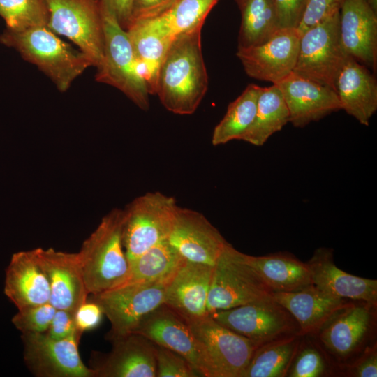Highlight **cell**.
I'll list each match as a JSON object with an SVG mask.
<instances>
[{
	"label": "cell",
	"instance_id": "cell-1",
	"mask_svg": "<svg viewBox=\"0 0 377 377\" xmlns=\"http://www.w3.org/2000/svg\"><path fill=\"white\" fill-rule=\"evenodd\" d=\"M197 28L176 35L159 67L154 94L168 111L195 112L208 88V76Z\"/></svg>",
	"mask_w": 377,
	"mask_h": 377
},
{
	"label": "cell",
	"instance_id": "cell-2",
	"mask_svg": "<svg viewBox=\"0 0 377 377\" xmlns=\"http://www.w3.org/2000/svg\"><path fill=\"white\" fill-rule=\"evenodd\" d=\"M124 221V210L111 211L77 252L89 295L114 288L128 279L129 263L123 245Z\"/></svg>",
	"mask_w": 377,
	"mask_h": 377
},
{
	"label": "cell",
	"instance_id": "cell-3",
	"mask_svg": "<svg viewBox=\"0 0 377 377\" xmlns=\"http://www.w3.org/2000/svg\"><path fill=\"white\" fill-rule=\"evenodd\" d=\"M0 42L14 48L24 59L36 65L61 92L92 66L84 54L64 43L47 26L22 31L6 29L0 36Z\"/></svg>",
	"mask_w": 377,
	"mask_h": 377
},
{
	"label": "cell",
	"instance_id": "cell-4",
	"mask_svg": "<svg viewBox=\"0 0 377 377\" xmlns=\"http://www.w3.org/2000/svg\"><path fill=\"white\" fill-rule=\"evenodd\" d=\"M377 306L350 301L313 334L338 370L353 362L374 341Z\"/></svg>",
	"mask_w": 377,
	"mask_h": 377
},
{
	"label": "cell",
	"instance_id": "cell-5",
	"mask_svg": "<svg viewBox=\"0 0 377 377\" xmlns=\"http://www.w3.org/2000/svg\"><path fill=\"white\" fill-rule=\"evenodd\" d=\"M101 4L104 50L103 63L97 69L96 79L118 89L140 109L147 110L149 92L128 34L114 11L105 3L101 1Z\"/></svg>",
	"mask_w": 377,
	"mask_h": 377
},
{
	"label": "cell",
	"instance_id": "cell-6",
	"mask_svg": "<svg viewBox=\"0 0 377 377\" xmlns=\"http://www.w3.org/2000/svg\"><path fill=\"white\" fill-rule=\"evenodd\" d=\"M195 338L205 377H240L259 346L207 314L186 320Z\"/></svg>",
	"mask_w": 377,
	"mask_h": 377
},
{
	"label": "cell",
	"instance_id": "cell-7",
	"mask_svg": "<svg viewBox=\"0 0 377 377\" xmlns=\"http://www.w3.org/2000/svg\"><path fill=\"white\" fill-rule=\"evenodd\" d=\"M178 207L173 197L154 191L138 197L124 209L123 245L128 263L168 239Z\"/></svg>",
	"mask_w": 377,
	"mask_h": 377
},
{
	"label": "cell",
	"instance_id": "cell-8",
	"mask_svg": "<svg viewBox=\"0 0 377 377\" xmlns=\"http://www.w3.org/2000/svg\"><path fill=\"white\" fill-rule=\"evenodd\" d=\"M47 27L80 48L98 69L103 60L104 35L100 0H43Z\"/></svg>",
	"mask_w": 377,
	"mask_h": 377
},
{
	"label": "cell",
	"instance_id": "cell-9",
	"mask_svg": "<svg viewBox=\"0 0 377 377\" xmlns=\"http://www.w3.org/2000/svg\"><path fill=\"white\" fill-rule=\"evenodd\" d=\"M168 281H126L89 295L87 299L98 304L110 322L106 339L111 341L132 332L145 316L163 304Z\"/></svg>",
	"mask_w": 377,
	"mask_h": 377
},
{
	"label": "cell",
	"instance_id": "cell-10",
	"mask_svg": "<svg viewBox=\"0 0 377 377\" xmlns=\"http://www.w3.org/2000/svg\"><path fill=\"white\" fill-rule=\"evenodd\" d=\"M272 295L244 253L229 244L215 265L209 290L208 314L252 303Z\"/></svg>",
	"mask_w": 377,
	"mask_h": 377
},
{
	"label": "cell",
	"instance_id": "cell-11",
	"mask_svg": "<svg viewBox=\"0 0 377 377\" xmlns=\"http://www.w3.org/2000/svg\"><path fill=\"white\" fill-rule=\"evenodd\" d=\"M348 57L340 39L338 12L301 35L293 72L336 91L337 79Z\"/></svg>",
	"mask_w": 377,
	"mask_h": 377
},
{
	"label": "cell",
	"instance_id": "cell-12",
	"mask_svg": "<svg viewBox=\"0 0 377 377\" xmlns=\"http://www.w3.org/2000/svg\"><path fill=\"white\" fill-rule=\"evenodd\" d=\"M209 314L223 326L259 346L285 337L300 335L295 318L272 295Z\"/></svg>",
	"mask_w": 377,
	"mask_h": 377
},
{
	"label": "cell",
	"instance_id": "cell-13",
	"mask_svg": "<svg viewBox=\"0 0 377 377\" xmlns=\"http://www.w3.org/2000/svg\"><path fill=\"white\" fill-rule=\"evenodd\" d=\"M81 334L56 340L44 333H23L24 361L37 377H95L78 351Z\"/></svg>",
	"mask_w": 377,
	"mask_h": 377
},
{
	"label": "cell",
	"instance_id": "cell-14",
	"mask_svg": "<svg viewBox=\"0 0 377 377\" xmlns=\"http://www.w3.org/2000/svg\"><path fill=\"white\" fill-rule=\"evenodd\" d=\"M300 40L296 28H281L267 42L239 47L236 54L249 77L276 84L293 71Z\"/></svg>",
	"mask_w": 377,
	"mask_h": 377
},
{
	"label": "cell",
	"instance_id": "cell-15",
	"mask_svg": "<svg viewBox=\"0 0 377 377\" xmlns=\"http://www.w3.org/2000/svg\"><path fill=\"white\" fill-rule=\"evenodd\" d=\"M168 241L186 260L210 266L229 244L202 213L179 206Z\"/></svg>",
	"mask_w": 377,
	"mask_h": 377
},
{
	"label": "cell",
	"instance_id": "cell-16",
	"mask_svg": "<svg viewBox=\"0 0 377 377\" xmlns=\"http://www.w3.org/2000/svg\"><path fill=\"white\" fill-rule=\"evenodd\" d=\"M32 251L49 281V303L56 309L75 313L89 296L78 253L59 251L52 248H37Z\"/></svg>",
	"mask_w": 377,
	"mask_h": 377
},
{
	"label": "cell",
	"instance_id": "cell-17",
	"mask_svg": "<svg viewBox=\"0 0 377 377\" xmlns=\"http://www.w3.org/2000/svg\"><path fill=\"white\" fill-rule=\"evenodd\" d=\"M108 353L93 352L90 368L95 377H156L155 345L145 337L129 332L110 341Z\"/></svg>",
	"mask_w": 377,
	"mask_h": 377
},
{
	"label": "cell",
	"instance_id": "cell-18",
	"mask_svg": "<svg viewBox=\"0 0 377 377\" xmlns=\"http://www.w3.org/2000/svg\"><path fill=\"white\" fill-rule=\"evenodd\" d=\"M276 84L289 113V122L303 128L313 121L341 110L337 92L292 72Z\"/></svg>",
	"mask_w": 377,
	"mask_h": 377
},
{
	"label": "cell",
	"instance_id": "cell-19",
	"mask_svg": "<svg viewBox=\"0 0 377 377\" xmlns=\"http://www.w3.org/2000/svg\"><path fill=\"white\" fill-rule=\"evenodd\" d=\"M132 332L181 355L205 376L203 364L188 322L165 304L145 316Z\"/></svg>",
	"mask_w": 377,
	"mask_h": 377
},
{
	"label": "cell",
	"instance_id": "cell-20",
	"mask_svg": "<svg viewBox=\"0 0 377 377\" xmlns=\"http://www.w3.org/2000/svg\"><path fill=\"white\" fill-rule=\"evenodd\" d=\"M339 34L345 52L376 71L377 17L367 0H345L339 10Z\"/></svg>",
	"mask_w": 377,
	"mask_h": 377
},
{
	"label": "cell",
	"instance_id": "cell-21",
	"mask_svg": "<svg viewBox=\"0 0 377 377\" xmlns=\"http://www.w3.org/2000/svg\"><path fill=\"white\" fill-rule=\"evenodd\" d=\"M214 266L185 260L166 285L164 304L186 320L208 314Z\"/></svg>",
	"mask_w": 377,
	"mask_h": 377
},
{
	"label": "cell",
	"instance_id": "cell-22",
	"mask_svg": "<svg viewBox=\"0 0 377 377\" xmlns=\"http://www.w3.org/2000/svg\"><path fill=\"white\" fill-rule=\"evenodd\" d=\"M308 265L313 284L337 297L377 306V280L359 277L339 268L334 251L326 247L315 250Z\"/></svg>",
	"mask_w": 377,
	"mask_h": 377
},
{
	"label": "cell",
	"instance_id": "cell-23",
	"mask_svg": "<svg viewBox=\"0 0 377 377\" xmlns=\"http://www.w3.org/2000/svg\"><path fill=\"white\" fill-rule=\"evenodd\" d=\"M149 94H154L158 71L175 36L161 16L133 22L126 29Z\"/></svg>",
	"mask_w": 377,
	"mask_h": 377
},
{
	"label": "cell",
	"instance_id": "cell-24",
	"mask_svg": "<svg viewBox=\"0 0 377 377\" xmlns=\"http://www.w3.org/2000/svg\"><path fill=\"white\" fill-rule=\"evenodd\" d=\"M336 92L341 110L368 126L377 110V83L367 67L348 57L337 79Z\"/></svg>",
	"mask_w": 377,
	"mask_h": 377
},
{
	"label": "cell",
	"instance_id": "cell-25",
	"mask_svg": "<svg viewBox=\"0 0 377 377\" xmlns=\"http://www.w3.org/2000/svg\"><path fill=\"white\" fill-rule=\"evenodd\" d=\"M4 293L17 309L49 302V281L32 250L13 254L6 269Z\"/></svg>",
	"mask_w": 377,
	"mask_h": 377
},
{
	"label": "cell",
	"instance_id": "cell-26",
	"mask_svg": "<svg viewBox=\"0 0 377 377\" xmlns=\"http://www.w3.org/2000/svg\"><path fill=\"white\" fill-rule=\"evenodd\" d=\"M272 296L295 318L301 336L314 334L337 310L352 301L334 297L313 283L298 291Z\"/></svg>",
	"mask_w": 377,
	"mask_h": 377
},
{
	"label": "cell",
	"instance_id": "cell-27",
	"mask_svg": "<svg viewBox=\"0 0 377 377\" xmlns=\"http://www.w3.org/2000/svg\"><path fill=\"white\" fill-rule=\"evenodd\" d=\"M244 258L272 293L295 292L313 283L307 263L290 253H244Z\"/></svg>",
	"mask_w": 377,
	"mask_h": 377
},
{
	"label": "cell",
	"instance_id": "cell-28",
	"mask_svg": "<svg viewBox=\"0 0 377 377\" xmlns=\"http://www.w3.org/2000/svg\"><path fill=\"white\" fill-rule=\"evenodd\" d=\"M288 122L289 113L280 89L276 84L262 87L255 118L239 140L263 146Z\"/></svg>",
	"mask_w": 377,
	"mask_h": 377
},
{
	"label": "cell",
	"instance_id": "cell-29",
	"mask_svg": "<svg viewBox=\"0 0 377 377\" xmlns=\"http://www.w3.org/2000/svg\"><path fill=\"white\" fill-rule=\"evenodd\" d=\"M301 337L291 335L258 346L240 377H286Z\"/></svg>",
	"mask_w": 377,
	"mask_h": 377
},
{
	"label": "cell",
	"instance_id": "cell-30",
	"mask_svg": "<svg viewBox=\"0 0 377 377\" xmlns=\"http://www.w3.org/2000/svg\"><path fill=\"white\" fill-rule=\"evenodd\" d=\"M238 7L242 14L238 48L261 45L281 29L274 0H244Z\"/></svg>",
	"mask_w": 377,
	"mask_h": 377
},
{
	"label": "cell",
	"instance_id": "cell-31",
	"mask_svg": "<svg viewBox=\"0 0 377 377\" xmlns=\"http://www.w3.org/2000/svg\"><path fill=\"white\" fill-rule=\"evenodd\" d=\"M261 89L260 86L250 84L228 105L225 115L214 128L212 135L214 146L240 140L255 118Z\"/></svg>",
	"mask_w": 377,
	"mask_h": 377
},
{
	"label": "cell",
	"instance_id": "cell-32",
	"mask_svg": "<svg viewBox=\"0 0 377 377\" xmlns=\"http://www.w3.org/2000/svg\"><path fill=\"white\" fill-rule=\"evenodd\" d=\"M185 260L168 239L165 240L129 263L125 282L168 281Z\"/></svg>",
	"mask_w": 377,
	"mask_h": 377
},
{
	"label": "cell",
	"instance_id": "cell-33",
	"mask_svg": "<svg viewBox=\"0 0 377 377\" xmlns=\"http://www.w3.org/2000/svg\"><path fill=\"white\" fill-rule=\"evenodd\" d=\"M336 376V369L311 334L301 337L291 362L288 377H325Z\"/></svg>",
	"mask_w": 377,
	"mask_h": 377
},
{
	"label": "cell",
	"instance_id": "cell-34",
	"mask_svg": "<svg viewBox=\"0 0 377 377\" xmlns=\"http://www.w3.org/2000/svg\"><path fill=\"white\" fill-rule=\"evenodd\" d=\"M219 0H177L160 15L174 36L202 28Z\"/></svg>",
	"mask_w": 377,
	"mask_h": 377
},
{
	"label": "cell",
	"instance_id": "cell-35",
	"mask_svg": "<svg viewBox=\"0 0 377 377\" xmlns=\"http://www.w3.org/2000/svg\"><path fill=\"white\" fill-rule=\"evenodd\" d=\"M0 16L10 31L47 26L48 21L43 0H0Z\"/></svg>",
	"mask_w": 377,
	"mask_h": 377
},
{
	"label": "cell",
	"instance_id": "cell-36",
	"mask_svg": "<svg viewBox=\"0 0 377 377\" xmlns=\"http://www.w3.org/2000/svg\"><path fill=\"white\" fill-rule=\"evenodd\" d=\"M56 309L49 302L18 309L12 318L14 326L23 333H44L50 327Z\"/></svg>",
	"mask_w": 377,
	"mask_h": 377
},
{
	"label": "cell",
	"instance_id": "cell-37",
	"mask_svg": "<svg viewBox=\"0 0 377 377\" xmlns=\"http://www.w3.org/2000/svg\"><path fill=\"white\" fill-rule=\"evenodd\" d=\"M156 377H198L202 375L183 356L155 344Z\"/></svg>",
	"mask_w": 377,
	"mask_h": 377
},
{
	"label": "cell",
	"instance_id": "cell-38",
	"mask_svg": "<svg viewBox=\"0 0 377 377\" xmlns=\"http://www.w3.org/2000/svg\"><path fill=\"white\" fill-rule=\"evenodd\" d=\"M345 0H308L302 18L297 27L301 35L313 26L339 12Z\"/></svg>",
	"mask_w": 377,
	"mask_h": 377
},
{
	"label": "cell",
	"instance_id": "cell-39",
	"mask_svg": "<svg viewBox=\"0 0 377 377\" xmlns=\"http://www.w3.org/2000/svg\"><path fill=\"white\" fill-rule=\"evenodd\" d=\"M337 376L349 377L377 376V345L369 346L350 364L340 368Z\"/></svg>",
	"mask_w": 377,
	"mask_h": 377
},
{
	"label": "cell",
	"instance_id": "cell-40",
	"mask_svg": "<svg viewBox=\"0 0 377 377\" xmlns=\"http://www.w3.org/2000/svg\"><path fill=\"white\" fill-rule=\"evenodd\" d=\"M308 0H274L280 28H296L303 17Z\"/></svg>",
	"mask_w": 377,
	"mask_h": 377
},
{
	"label": "cell",
	"instance_id": "cell-41",
	"mask_svg": "<svg viewBox=\"0 0 377 377\" xmlns=\"http://www.w3.org/2000/svg\"><path fill=\"white\" fill-rule=\"evenodd\" d=\"M75 333L80 334L75 326V313L56 309L46 334L52 339L61 340Z\"/></svg>",
	"mask_w": 377,
	"mask_h": 377
},
{
	"label": "cell",
	"instance_id": "cell-42",
	"mask_svg": "<svg viewBox=\"0 0 377 377\" xmlns=\"http://www.w3.org/2000/svg\"><path fill=\"white\" fill-rule=\"evenodd\" d=\"M176 1L133 0L130 24L135 21L151 19L160 15L170 8Z\"/></svg>",
	"mask_w": 377,
	"mask_h": 377
},
{
	"label": "cell",
	"instance_id": "cell-43",
	"mask_svg": "<svg viewBox=\"0 0 377 377\" xmlns=\"http://www.w3.org/2000/svg\"><path fill=\"white\" fill-rule=\"evenodd\" d=\"M103 313L96 302L87 299L75 313V326L77 332L82 334L84 332L95 329L100 324Z\"/></svg>",
	"mask_w": 377,
	"mask_h": 377
},
{
	"label": "cell",
	"instance_id": "cell-44",
	"mask_svg": "<svg viewBox=\"0 0 377 377\" xmlns=\"http://www.w3.org/2000/svg\"><path fill=\"white\" fill-rule=\"evenodd\" d=\"M105 3L114 13L120 25L127 29L131 22L133 0H100Z\"/></svg>",
	"mask_w": 377,
	"mask_h": 377
},
{
	"label": "cell",
	"instance_id": "cell-45",
	"mask_svg": "<svg viewBox=\"0 0 377 377\" xmlns=\"http://www.w3.org/2000/svg\"><path fill=\"white\" fill-rule=\"evenodd\" d=\"M369 4L371 6L372 9L376 12L377 10V0H367Z\"/></svg>",
	"mask_w": 377,
	"mask_h": 377
},
{
	"label": "cell",
	"instance_id": "cell-46",
	"mask_svg": "<svg viewBox=\"0 0 377 377\" xmlns=\"http://www.w3.org/2000/svg\"><path fill=\"white\" fill-rule=\"evenodd\" d=\"M244 0H235L237 5L240 4L242 2H243Z\"/></svg>",
	"mask_w": 377,
	"mask_h": 377
}]
</instances>
